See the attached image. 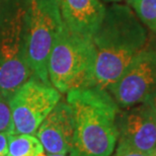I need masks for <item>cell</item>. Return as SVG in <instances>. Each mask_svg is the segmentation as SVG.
Here are the masks:
<instances>
[{
    "mask_svg": "<svg viewBox=\"0 0 156 156\" xmlns=\"http://www.w3.org/2000/svg\"><path fill=\"white\" fill-rule=\"evenodd\" d=\"M146 27L127 4L112 3L92 37L95 64L92 86L108 90L146 47Z\"/></svg>",
    "mask_w": 156,
    "mask_h": 156,
    "instance_id": "6da1fadb",
    "label": "cell"
},
{
    "mask_svg": "<svg viewBox=\"0 0 156 156\" xmlns=\"http://www.w3.org/2000/svg\"><path fill=\"white\" fill-rule=\"evenodd\" d=\"M74 116L70 156H112L116 149L121 108L111 93L98 87H83L66 93Z\"/></svg>",
    "mask_w": 156,
    "mask_h": 156,
    "instance_id": "7a4b0ae2",
    "label": "cell"
},
{
    "mask_svg": "<svg viewBox=\"0 0 156 156\" xmlns=\"http://www.w3.org/2000/svg\"><path fill=\"white\" fill-rule=\"evenodd\" d=\"M32 0H0V93L6 98L34 76L29 64Z\"/></svg>",
    "mask_w": 156,
    "mask_h": 156,
    "instance_id": "3957f363",
    "label": "cell"
},
{
    "mask_svg": "<svg viewBox=\"0 0 156 156\" xmlns=\"http://www.w3.org/2000/svg\"><path fill=\"white\" fill-rule=\"evenodd\" d=\"M94 64L92 39L71 32L63 23L49 55L50 83L62 94L73 89L91 87Z\"/></svg>",
    "mask_w": 156,
    "mask_h": 156,
    "instance_id": "277c9868",
    "label": "cell"
},
{
    "mask_svg": "<svg viewBox=\"0 0 156 156\" xmlns=\"http://www.w3.org/2000/svg\"><path fill=\"white\" fill-rule=\"evenodd\" d=\"M62 26L58 0H32L27 58L34 76L45 83H50L49 55Z\"/></svg>",
    "mask_w": 156,
    "mask_h": 156,
    "instance_id": "5b68a950",
    "label": "cell"
},
{
    "mask_svg": "<svg viewBox=\"0 0 156 156\" xmlns=\"http://www.w3.org/2000/svg\"><path fill=\"white\" fill-rule=\"evenodd\" d=\"M61 99L62 93L51 83L30 77L9 98L12 134H36Z\"/></svg>",
    "mask_w": 156,
    "mask_h": 156,
    "instance_id": "8992f818",
    "label": "cell"
},
{
    "mask_svg": "<svg viewBox=\"0 0 156 156\" xmlns=\"http://www.w3.org/2000/svg\"><path fill=\"white\" fill-rule=\"evenodd\" d=\"M156 88V49L145 48L108 90L121 110L145 101Z\"/></svg>",
    "mask_w": 156,
    "mask_h": 156,
    "instance_id": "52a82bcc",
    "label": "cell"
},
{
    "mask_svg": "<svg viewBox=\"0 0 156 156\" xmlns=\"http://www.w3.org/2000/svg\"><path fill=\"white\" fill-rule=\"evenodd\" d=\"M119 137L115 153L156 152V125L147 101L121 110L118 117Z\"/></svg>",
    "mask_w": 156,
    "mask_h": 156,
    "instance_id": "ba28073f",
    "label": "cell"
},
{
    "mask_svg": "<svg viewBox=\"0 0 156 156\" xmlns=\"http://www.w3.org/2000/svg\"><path fill=\"white\" fill-rule=\"evenodd\" d=\"M35 135L48 154H69L73 144L74 116L66 99H61L42 122Z\"/></svg>",
    "mask_w": 156,
    "mask_h": 156,
    "instance_id": "9c48e42d",
    "label": "cell"
},
{
    "mask_svg": "<svg viewBox=\"0 0 156 156\" xmlns=\"http://www.w3.org/2000/svg\"><path fill=\"white\" fill-rule=\"evenodd\" d=\"M58 2L65 26L71 32L92 39L107 8L101 0H58Z\"/></svg>",
    "mask_w": 156,
    "mask_h": 156,
    "instance_id": "30bf717a",
    "label": "cell"
},
{
    "mask_svg": "<svg viewBox=\"0 0 156 156\" xmlns=\"http://www.w3.org/2000/svg\"><path fill=\"white\" fill-rule=\"evenodd\" d=\"M44 151L35 134H10L5 156H38Z\"/></svg>",
    "mask_w": 156,
    "mask_h": 156,
    "instance_id": "8fae6325",
    "label": "cell"
},
{
    "mask_svg": "<svg viewBox=\"0 0 156 156\" xmlns=\"http://www.w3.org/2000/svg\"><path fill=\"white\" fill-rule=\"evenodd\" d=\"M127 4L142 23L156 35V0H128Z\"/></svg>",
    "mask_w": 156,
    "mask_h": 156,
    "instance_id": "7c38bea8",
    "label": "cell"
},
{
    "mask_svg": "<svg viewBox=\"0 0 156 156\" xmlns=\"http://www.w3.org/2000/svg\"><path fill=\"white\" fill-rule=\"evenodd\" d=\"M12 134V120L9 99L0 93V133Z\"/></svg>",
    "mask_w": 156,
    "mask_h": 156,
    "instance_id": "4fadbf2b",
    "label": "cell"
},
{
    "mask_svg": "<svg viewBox=\"0 0 156 156\" xmlns=\"http://www.w3.org/2000/svg\"><path fill=\"white\" fill-rule=\"evenodd\" d=\"M9 135L10 133H0V156H5L7 153Z\"/></svg>",
    "mask_w": 156,
    "mask_h": 156,
    "instance_id": "5bb4252c",
    "label": "cell"
},
{
    "mask_svg": "<svg viewBox=\"0 0 156 156\" xmlns=\"http://www.w3.org/2000/svg\"><path fill=\"white\" fill-rule=\"evenodd\" d=\"M146 101H147L148 105H150L152 114H153V117H154L155 125H156V88L152 91L151 94L146 98ZM155 154H156V152H155Z\"/></svg>",
    "mask_w": 156,
    "mask_h": 156,
    "instance_id": "9a60e30c",
    "label": "cell"
},
{
    "mask_svg": "<svg viewBox=\"0 0 156 156\" xmlns=\"http://www.w3.org/2000/svg\"><path fill=\"white\" fill-rule=\"evenodd\" d=\"M154 153H144V152L138 151H129L123 152V153H115L114 156H154Z\"/></svg>",
    "mask_w": 156,
    "mask_h": 156,
    "instance_id": "2e32d148",
    "label": "cell"
},
{
    "mask_svg": "<svg viewBox=\"0 0 156 156\" xmlns=\"http://www.w3.org/2000/svg\"><path fill=\"white\" fill-rule=\"evenodd\" d=\"M102 1L105 2H108V3H121L123 1H128V0H102Z\"/></svg>",
    "mask_w": 156,
    "mask_h": 156,
    "instance_id": "e0dca14e",
    "label": "cell"
},
{
    "mask_svg": "<svg viewBox=\"0 0 156 156\" xmlns=\"http://www.w3.org/2000/svg\"><path fill=\"white\" fill-rule=\"evenodd\" d=\"M47 156H67L66 154H48L47 153Z\"/></svg>",
    "mask_w": 156,
    "mask_h": 156,
    "instance_id": "ac0fdd59",
    "label": "cell"
},
{
    "mask_svg": "<svg viewBox=\"0 0 156 156\" xmlns=\"http://www.w3.org/2000/svg\"><path fill=\"white\" fill-rule=\"evenodd\" d=\"M154 156H156V154H155V155H154Z\"/></svg>",
    "mask_w": 156,
    "mask_h": 156,
    "instance_id": "d6986e66",
    "label": "cell"
}]
</instances>
